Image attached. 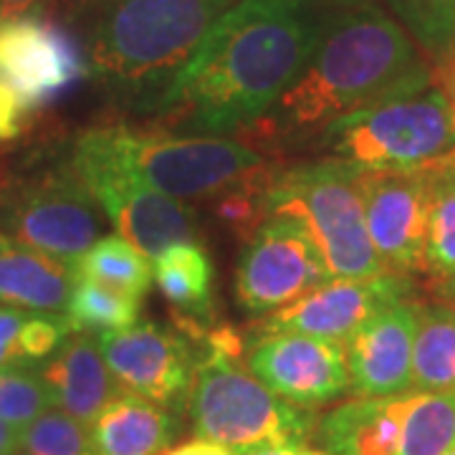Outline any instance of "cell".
<instances>
[{"mask_svg": "<svg viewBox=\"0 0 455 455\" xmlns=\"http://www.w3.org/2000/svg\"><path fill=\"white\" fill-rule=\"evenodd\" d=\"M319 20L307 0H235L149 109L152 124L218 137L253 127L307 64Z\"/></svg>", "mask_w": 455, "mask_h": 455, "instance_id": "obj_1", "label": "cell"}, {"mask_svg": "<svg viewBox=\"0 0 455 455\" xmlns=\"http://www.w3.org/2000/svg\"><path fill=\"white\" fill-rule=\"evenodd\" d=\"M430 84L433 66L382 3L326 11L307 64L271 112L238 137H256V149L283 163L341 116Z\"/></svg>", "mask_w": 455, "mask_h": 455, "instance_id": "obj_2", "label": "cell"}, {"mask_svg": "<svg viewBox=\"0 0 455 455\" xmlns=\"http://www.w3.org/2000/svg\"><path fill=\"white\" fill-rule=\"evenodd\" d=\"M233 5L235 0H104L89 68L112 94L149 114Z\"/></svg>", "mask_w": 455, "mask_h": 455, "instance_id": "obj_3", "label": "cell"}, {"mask_svg": "<svg viewBox=\"0 0 455 455\" xmlns=\"http://www.w3.org/2000/svg\"><path fill=\"white\" fill-rule=\"evenodd\" d=\"M359 170L329 157L283 164L266 190L268 218L283 215L304 228L331 278L387 274L367 233Z\"/></svg>", "mask_w": 455, "mask_h": 455, "instance_id": "obj_4", "label": "cell"}, {"mask_svg": "<svg viewBox=\"0 0 455 455\" xmlns=\"http://www.w3.org/2000/svg\"><path fill=\"white\" fill-rule=\"evenodd\" d=\"M200 440L233 455L268 445H309L319 415L286 403L248 370L243 357L203 352L185 407Z\"/></svg>", "mask_w": 455, "mask_h": 455, "instance_id": "obj_5", "label": "cell"}, {"mask_svg": "<svg viewBox=\"0 0 455 455\" xmlns=\"http://www.w3.org/2000/svg\"><path fill=\"white\" fill-rule=\"evenodd\" d=\"M364 170L418 172L455 155V107L438 84L347 114L309 147Z\"/></svg>", "mask_w": 455, "mask_h": 455, "instance_id": "obj_6", "label": "cell"}, {"mask_svg": "<svg viewBox=\"0 0 455 455\" xmlns=\"http://www.w3.org/2000/svg\"><path fill=\"white\" fill-rule=\"evenodd\" d=\"M104 127L119 157L149 188L180 203L212 200L241 182L268 175L286 164L233 137L182 134L157 124Z\"/></svg>", "mask_w": 455, "mask_h": 455, "instance_id": "obj_7", "label": "cell"}, {"mask_svg": "<svg viewBox=\"0 0 455 455\" xmlns=\"http://www.w3.org/2000/svg\"><path fill=\"white\" fill-rule=\"evenodd\" d=\"M68 167L116 233L149 260L178 243H203L196 208L149 188L119 157L107 127L84 130L74 140Z\"/></svg>", "mask_w": 455, "mask_h": 455, "instance_id": "obj_8", "label": "cell"}, {"mask_svg": "<svg viewBox=\"0 0 455 455\" xmlns=\"http://www.w3.org/2000/svg\"><path fill=\"white\" fill-rule=\"evenodd\" d=\"M0 233L74 268L101 238V212L68 167L28 180L0 200Z\"/></svg>", "mask_w": 455, "mask_h": 455, "instance_id": "obj_9", "label": "cell"}, {"mask_svg": "<svg viewBox=\"0 0 455 455\" xmlns=\"http://www.w3.org/2000/svg\"><path fill=\"white\" fill-rule=\"evenodd\" d=\"M99 349L119 390L182 415L203 349L175 324H137L99 334Z\"/></svg>", "mask_w": 455, "mask_h": 455, "instance_id": "obj_10", "label": "cell"}, {"mask_svg": "<svg viewBox=\"0 0 455 455\" xmlns=\"http://www.w3.org/2000/svg\"><path fill=\"white\" fill-rule=\"evenodd\" d=\"M331 281L316 245L291 218L271 215L245 243L235 268V299L251 316H268Z\"/></svg>", "mask_w": 455, "mask_h": 455, "instance_id": "obj_11", "label": "cell"}, {"mask_svg": "<svg viewBox=\"0 0 455 455\" xmlns=\"http://www.w3.org/2000/svg\"><path fill=\"white\" fill-rule=\"evenodd\" d=\"M89 74L84 51L61 23L41 13L0 18V84L26 112L61 99Z\"/></svg>", "mask_w": 455, "mask_h": 455, "instance_id": "obj_12", "label": "cell"}, {"mask_svg": "<svg viewBox=\"0 0 455 455\" xmlns=\"http://www.w3.org/2000/svg\"><path fill=\"white\" fill-rule=\"evenodd\" d=\"M367 233L382 268L395 276L423 274L430 182L427 172L359 170Z\"/></svg>", "mask_w": 455, "mask_h": 455, "instance_id": "obj_13", "label": "cell"}, {"mask_svg": "<svg viewBox=\"0 0 455 455\" xmlns=\"http://www.w3.org/2000/svg\"><path fill=\"white\" fill-rule=\"evenodd\" d=\"M410 293V278L382 274L377 278H331L293 304L263 316L260 334H304L347 344L374 314L403 301Z\"/></svg>", "mask_w": 455, "mask_h": 455, "instance_id": "obj_14", "label": "cell"}, {"mask_svg": "<svg viewBox=\"0 0 455 455\" xmlns=\"http://www.w3.org/2000/svg\"><path fill=\"white\" fill-rule=\"evenodd\" d=\"M253 341L245 355L248 370L286 403L316 410L349 392L344 344L291 331L260 334Z\"/></svg>", "mask_w": 455, "mask_h": 455, "instance_id": "obj_15", "label": "cell"}, {"mask_svg": "<svg viewBox=\"0 0 455 455\" xmlns=\"http://www.w3.org/2000/svg\"><path fill=\"white\" fill-rule=\"evenodd\" d=\"M415 314L418 301H395L344 344L349 392L357 397H397L412 390Z\"/></svg>", "mask_w": 455, "mask_h": 455, "instance_id": "obj_16", "label": "cell"}, {"mask_svg": "<svg viewBox=\"0 0 455 455\" xmlns=\"http://www.w3.org/2000/svg\"><path fill=\"white\" fill-rule=\"evenodd\" d=\"M36 372L49 392L51 407L84 425L94 423L99 412L122 392L101 357L99 339L92 334L68 337Z\"/></svg>", "mask_w": 455, "mask_h": 455, "instance_id": "obj_17", "label": "cell"}, {"mask_svg": "<svg viewBox=\"0 0 455 455\" xmlns=\"http://www.w3.org/2000/svg\"><path fill=\"white\" fill-rule=\"evenodd\" d=\"M407 395L355 397L319 415L314 443L322 455H395Z\"/></svg>", "mask_w": 455, "mask_h": 455, "instance_id": "obj_18", "label": "cell"}, {"mask_svg": "<svg viewBox=\"0 0 455 455\" xmlns=\"http://www.w3.org/2000/svg\"><path fill=\"white\" fill-rule=\"evenodd\" d=\"M182 433V415L119 392L89 425L92 455H164Z\"/></svg>", "mask_w": 455, "mask_h": 455, "instance_id": "obj_19", "label": "cell"}, {"mask_svg": "<svg viewBox=\"0 0 455 455\" xmlns=\"http://www.w3.org/2000/svg\"><path fill=\"white\" fill-rule=\"evenodd\" d=\"M74 268L0 233V304L11 309L61 314Z\"/></svg>", "mask_w": 455, "mask_h": 455, "instance_id": "obj_20", "label": "cell"}, {"mask_svg": "<svg viewBox=\"0 0 455 455\" xmlns=\"http://www.w3.org/2000/svg\"><path fill=\"white\" fill-rule=\"evenodd\" d=\"M152 283L180 316L212 324L215 309V266L203 243H178L152 263Z\"/></svg>", "mask_w": 455, "mask_h": 455, "instance_id": "obj_21", "label": "cell"}, {"mask_svg": "<svg viewBox=\"0 0 455 455\" xmlns=\"http://www.w3.org/2000/svg\"><path fill=\"white\" fill-rule=\"evenodd\" d=\"M412 390H455V307L448 301H418Z\"/></svg>", "mask_w": 455, "mask_h": 455, "instance_id": "obj_22", "label": "cell"}, {"mask_svg": "<svg viewBox=\"0 0 455 455\" xmlns=\"http://www.w3.org/2000/svg\"><path fill=\"white\" fill-rule=\"evenodd\" d=\"M451 451H455V390H412L395 455H448Z\"/></svg>", "mask_w": 455, "mask_h": 455, "instance_id": "obj_23", "label": "cell"}, {"mask_svg": "<svg viewBox=\"0 0 455 455\" xmlns=\"http://www.w3.org/2000/svg\"><path fill=\"white\" fill-rule=\"evenodd\" d=\"M74 276L109 286L114 291L145 299L152 289V266L142 251H137L119 233L101 235L74 266Z\"/></svg>", "mask_w": 455, "mask_h": 455, "instance_id": "obj_24", "label": "cell"}, {"mask_svg": "<svg viewBox=\"0 0 455 455\" xmlns=\"http://www.w3.org/2000/svg\"><path fill=\"white\" fill-rule=\"evenodd\" d=\"M430 205L425 230L423 274L445 291L455 278V178L443 167H427Z\"/></svg>", "mask_w": 455, "mask_h": 455, "instance_id": "obj_25", "label": "cell"}, {"mask_svg": "<svg viewBox=\"0 0 455 455\" xmlns=\"http://www.w3.org/2000/svg\"><path fill=\"white\" fill-rule=\"evenodd\" d=\"M142 299L130 293L114 291L109 286H101L86 278H76L68 301H66L64 316L74 334H104V331H119L140 322Z\"/></svg>", "mask_w": 455, "mask_h": 455, "instance_id": "obj_26", "label": "cell"}, {"mask_svg": "<svg viewBox=\"0 0 455 455\" xmlns=\"http://www.w3.org/2000/svg\"><path fill=\"white\" fill-rule=\"evenodd\" d=\"M423 51L427 64H443L455 51V0H379Z\"/></svg>", "mask_w": 455, "mask_h": 455, "instance_id": "obj_27", "label": "cell"}, {"mask_svg": "<svg viewBox=\"0 0 455 455\" xmlns=\"http://www.w3.org/2000/svg\"><path fill=\"white\" fill-rule=\"evenodd\" d=\"M18 455H92L89 425L49 407L33 423L20 427Z\"/></svg>", "mask_w": 455, "mask_h": 455, "instance_id": "obj_28", "label": "cell"}, {"mask_svg": "<svg viewBox=\"0 0 455 455\" xmlns=\"http://www.w3.org/2000/svg\"><path fill=\"white\" fill-rule=\"evenodd\" d=\"M278 170L268 172V175H260V178L248 180V182H241V185L226 190L223 196L212 197L215 220L226 228L230 235H235L243 245L256 235V230L268 218L266 190H268V182H271V178L276 175Z\"/></svg>", "mask_w": 455, "mask_h": 455, "instance_id": "obj_29", "label": "cell"}, {"mask_svg": "<svg viewBox=\"0 0 455 455\" xmlns=\"http://www.w3.org/2000/svg\"><path fill=\"white\" fill-rule=\"evenodd\" d=\"M51 407L36 367H0V423L26 427Z\"/></svg>", "mask_w": 455, "mask_h": 455, "instance_id": "obj_30", "label": "cell"}, {"mask_svg": "<svg viewBox=\"0 0 455 455\" xmlns=\"http://www.w3.org/2000/svg\"><path fill=\"white\" fill-rule=\"evenodd\" d=\"M31 311L0 307V367H26L23 326Z\"/></svg>", "mask_w": 455, "mask_h": 455, "instance_id": "obj_31", "label": "cell"}, {"mask_svg": "<svg viewBox=\"0 0 455 455\" xmlns=\"http://www.w3.org/2000/svg\"><path fill=\"white\" fill-rule=\"evenodd\" d=\"M23 114L26 109L18 101L16 94L5 84H0V142H11L20 134Z\"/></svg>", "mask_w": 455, "mask_h": 455, "instance_id": "obj_32", "label": "cell"}, {"mask_svg": "<svg viewBox=\"0 0 455 455\" xmlns=\"http://www.w3.org/2000/svg\"><path fill=\"white\" fill-rule=\"evenodd\" d=\"M164 455H233L226 448L215 445V443H208V440H190V443H182V445H175L170 448Z\"/></svg>", "mask_w": 455, "mask_h": 455, "instance_id": "obj_33", "label": "cell"}, {"mask_svg": "<svg viewBox=\"0 0 455 455\" xmlns=\"http://www.w3.org/2000/svg\"><path fill=\"white\" fill-rule=\"evenodd\" d=\"M433 79L438 82V86L448 94V99L453 101L455 107V51L443 61L433 68Z\"/></svg>", "mask_w": 455, "mask_h": 455, "instance_id": "obj_34", "label": "cell"}, {"mask_svg": "<svg viewBox=\"0 0 455 455\" xmlns=\"http://www.w3.org/2000/svg\"><path fill=\"white\" fill-rule=\"evenodd\" d=\"M44 0H0V18L23 16V13H36V8Z\"/></svg>", "mask_w": 455, "mask_h": 455, "instance_id": "obj_35", "label": "cell"}, {"mask_svg": "<svg viewBox=\"0 0 455 455\" xmlns=\"http://www.w3.org/2000/svg\"><path fill=\"white\" fill-rule=\"evenodd\" d=\"M18 438H20V427L0 423V455H18Z\"/></svg>", "mask_w": 455, "mask_h": 455, "instance_id": "obj_36", "label": "cell"}, {"mask_svg": "<svg viewBox=\"0 0 455 455\" xmlns=\"http://www.w3.org/2000/svg\"><path fill=\"white\" fill-rule=\"evenodd\" d=\"M248 455H322L319 451H314L309 445H268V448H260Z\"/></svg>", "mask_w": 455, "mask_h": 455, "instance_id": "obj_37", "label": "cell"}, {"mask_svg": "<svg viewBox=\"0 0 455 455\" xmlns=\"http://www.w3.org/2000/svg\"><path fill=\"white\" fill-rule=\"evenodd\" d=\"M311 8H316L319 13L326 11H337V8H352V5H364V3H379V0H307Z\"/></svg>", "mask_w": 455, "mask_h": 455, "instance_id": "obj_38", "label": "cell"}, {"mask_svg": "<svg viewBox=\"0 0 455 455\" xmlns=\"http://www.w3.org/2000/svg\"><path fill=\"white\" fill-rule=\"evenodd\" d=\"M438 167H443V170H445L448 175H453V178H455V155H453V157H448L445 163H440Z\"/></svg>", "mask_w": 455, "mask_h": 455, "instance_id": "obj_39", "label": "cell"}, {"mask_svg": "<svg viewBox=\"0 0 455 455\" xmlns=\"http://www.w3.org/2000/svg\"><path fill=\"white\" fill-rule=\"evenodd\" d=\"M74 3H76L79 8H99L104 0H74Z\"/></svg>", "mask_w": 455, "mask_h": 455, "instance_id": "obj_40", "label": "cell"}, {"mask_svg": "<svg viewBox=\"0 0 455 455\" xmlns=\"http://www.w3.org/2000/svg\"><path fill=\"white\" fill-rule=\"evenodd\" d=\"M445 293H448V296H453V299H455V278H453V283H451V286L445 289Z\"/></svg>", "mask_w": 455, "mask_h": 455, "instance_id": "obj_41", "label": "cell"}, {"mask_svg": "<svg viewBox=\"0 0 455 455\" xmlns=\"http://www.w3.org/2000/svg\"><path fill=\"white\" fill-rule=\"evenodd\" d=\"M448 455H455V451H451V453H448Z\"/></svg>", "mask_w": 455, "mask_h": 455, "instance_id": "obj_42", "label": "cell"}]
</instances>
